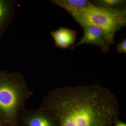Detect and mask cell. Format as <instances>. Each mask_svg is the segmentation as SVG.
Returning <instances> with one entry per match:
<instances>
[{"instance_id": "obj_2", "label": "cell", "mask_w": 126, "mask_h": 126, "mask_svg": "<svg viewBox=\"0 0 126 126\" xmlns=\"http://www.w3.org/2000/svg\"><path fill=\"white\" fill-rule=\"evenodd\" d=\"M64 10L81 27L94 25L99 28L112 45L114 44V36L116 33L126 26V9L110 10L95 6L92 2L86 8H66Z\"/></svg>"}, {"instance_id": "obj_5", "label": "cell", "mask_w": 126, "mask_h": 126, "mask_svg": "<svg viewBox=\"0 0 126 126\" xmlns=\"http://www.w3.org/2000/svg\"><path fill=\"white\" fill-rule=\"evenodd\" d=\"M81 28L83 30V35L80 40L71 48V50L84 45L97 46L104 53L110 50L112 45L108 42L101 29L94 25H84Z\"/></svg>"}, {"instance_id": "obj_1", "label": "cell", "mask_w": 126, "mask_h": 126, "mask_svg": "<svg viewBox=\"0 0 126 126\" xmlns=\"http://www.w3.org/2000/svg\"><path fill=\"white\" fill-rule=\"evenodd\" d=\"M39 109L50 113L59 126H114L120 116L116 96L98 84L53 89Z\"/></svg>"}, {"instance_id": "obj_9", "label": "cell", "mask_w": 126, "mask_h": 126, "mask_svg": "<svg viewBox=\"0 0 126 126\" xmlns=\"http://www.w3.org/2000/svg\"><path fill=\"white\" fill-rule=\"evenodd\" d=\"M9 11V2L4 0H0V28L4 23Z\"/></svg>"}, {"instance_id": "obj_4", "label": "cell", "mask_w": 126, "mask_h": 126, "mask_svg": "<svg viewBox=\"0 0 126 126\" xmlns=\"http://www.w3.org/2000/svg\"><path fill=\"white\" fill-rule=\"evenodd\" d=\"M17 123L18 126H59L58 121L51 114L39 108L23 109L18 115Z\"/></svg>"}, {"instance_id": "obj_11", "label": "cell", "mask_w": 126, "mask_h": 126, "mask_svg": "<svg viewBox=\"0 0 126 126\" xmlns=\"http://www.w3.org/2000/svg\"><path fill=\"white\" fill-rule=\"evenodd\" d=\"M0 126H11L4 118L0 115Z\"/></svg>"}, {"instance_id": "obj_3", "label": "cell", "mask_w": 126, "mask_h": 126, "mask_svg": "<svg viewBox=\"0 0 126 126\" xmlns=\"http://www.w3.org/2000/svg\"><path fill=\"white\" fill-rule=\"evenodd\" d=\"M32 94L22 77L0 78V115L10 126H18V115Z\"/></svg>"}, {"instance_id": "obj_8", "label": "cell", "mask_w": 126, "mask_h": 126, "mask_svg": "<svg viewBox=\"0 0 126 126\" xmlns=\"http://www.w3.org/2000/svg\"><path fill=\"white\" fill-rule=\"evenodd\" d=\"M91 1L95 6L110 10L126 9V1L124 0H97Z\"/></svg>"}, {"instance_id": "obj_6", "label": "cell", "mask_w": 126, "mask_h": 126, "mask_svg": "<svg viewBox=\"0 0 126 126\" xmlns=\"http://www.w3.org/2000/svg\"><path fill=\"white\" fill-rule=\"evenodd\" d=\"M50 34L54 39L56 47L68 49L75 44L78 33L72 29L60 27L55 31L50 32Z\"/></svg>"}, {"instance_id": "obj_7", "label": "cell", "mask_w": 126, "mask_h": 126, "mask_svg": "<svg viewBox=\"0 0 126 126\" xmlns=\"http://www.w3.org/2000/svg\"><path fill=\"white\" fill-rule=\"evenodd\" d=\"M50 1L63 9L84 8L92 3L91 1L89 0H52Z\"/></svg>"}, {"instance_id": "obj_12", "label": "cell", "mask_w": 126, "mask_h": 126, "mask_svg": "<svg viewBox=\"0 0 126 126\" xmlns=\"http://www.w3.org/2000/svg\"><path fill=\"white\" fill-rule=\"evenodd\" d=\"M114 126H126V124L124 122L121 121L120 119H118L115 122Z\"/></svg>"}, {"instance_id": "obj_10", "label": "cell", "mask_w": 126, "mask_h": 126, "mask_svg": "<svg viewBox=\"0 0 126 126\" xmlns=\"http://www.w3.org/2000/svg\"><path fill=\"white\" fill-rule=\"evenodd\" d=\"M117 52L119 54H126V39H124L116 45Z\"/></svg>"}]
</instances>
